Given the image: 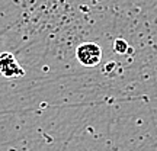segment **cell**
<instances>
[{
	"mask_svg": "<svg viewBox=\"0 0 157 151\" xmlns=\"http://www.w3.org/2000/svg\"><path fill=\"white\" fill-rule=\"evenodd\" d=\"M113 50L117 51V52H119V54H124V52H127V50H128V44L124 39H115Z\"/></svg>",
	"mask_w": 157,
	"mask_h": 151,
	"instance_id": "obj_3",
	"label": "cell"
},
{
	"mask_svg": "<svg viewBox=\"0 0 157 151\" xmlns=\"http://www.w3.org/2000/svg\"><path fill=\"white\" fill-rule=\"evenodd\" d=\"M76 57H77L78 62L82 66L93 67V66L101 62L102 50L96 42H84V44H80L77 47Z\"/></svg>",
	"mask_w": 157,
	"mask_h": 151,
	"instance_id": "obj_1",
	"label": "cell"
},
{
	"mask_svg": "<svg viewBox=\"0 0 157 151\" xmlns=\"http://www.w3.org/2000/svg\"><path fill=\"white\" fill-rule=\"evenodd\" d=\"M0 74H3L6 77H17L23 74V70L17 64L15 57L9 52H5V54H0Z\"/></svg>",
	"mask_w": 157,
	"mask_h": 151,
	"instance_id": "obj_2",
	"label": "cell"
}]
</instances>
